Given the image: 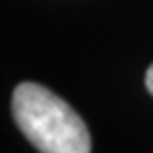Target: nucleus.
I'll list each match as a JSON object with an SVG mask.
<instances>
[{
	"instance_id": "obj_1",
	"label": "nucleus",
	"mask_w": 153,
	"mask_h": 153,
	"mask_svg": "<svg viewBox=\"0 0 153 153\" xmlns=\"http://www.w3.org/2000/svg\"><path fill=\"white\" fill-rule=\"evenodd\" d=\"M13 117L41 153H89L91 138L76 111L51 89L22 83L13 91Z\"/></svg>"
},
{
	"instance_id": "obj_2",
	"label": "nucleus",
	"mask_w": 153,
	"mask_h": 153,
	"mask_svg": "<svg viewBox=\"0 0 153 153\" xmlns=\"http://www.w3.org/2000/svg\"><path fill=\"white\" fill-rule=\"evenodd\" d=\"M145 83H147V89L153 94V64L149 66V70H147V76H145Z\"/></svg>"
}]
</instances>
